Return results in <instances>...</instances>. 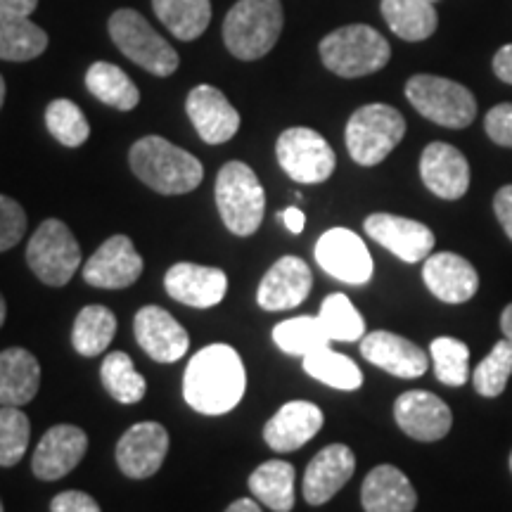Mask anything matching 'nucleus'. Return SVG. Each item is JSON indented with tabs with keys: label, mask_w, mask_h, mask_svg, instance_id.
Segmentation results:
<instances>
[{
	"label": "nucleus",
	"mask_w": 512,
	"mask_h": 512,
	"mask_svg": "<svg viewBox=\"0 0 512 512\" xmlns=\"http://www.w3.org/2000/svg\"><path fill=\"white\" fill-rule=\"evenodd\" d=\"M356 456L349 446L330 444L316 453L306 467L304 498L309 505H323L354 477Z\"/></svg>",
	"instance_id": "393cba45"
},
{
	"label": "nucleus",
	"mask_w": 512,
	"mask_h": 512,
	"mask_svg": "<svg viewBox=\"0 0 512 512\" xmlns=\"http://www.w3.org/2000/svg\"><path fill=\"white\" fill-rule=\"evenodd\" d=\"M278 164L292 181L316 185L328 181L337 166L335 150L318 131L304 126L287 128L275 143Z\"/></svg>",
	"instance_id": "9d476101"
},
{
	"label": "nucleus",
	"mask_w": 512,
	"mask_h": 512,
	"mask_svg": "<svg viewBox=\"0 0 512 512\" xmlns=\"http://www.w3.org/2000/svg\"><path fill=\"white\" fill-rule=\"evenodd\" d=\"M484 128L496 145L512 147V102H503V105L489 110L484 119Z\"/></svg>",
	"instance_id": "37998d69"
},
{
	"label": "nucleus",
	"mask_w": 512,
	"mask_h": 512,
	"mask_svg": "<svg viewBox=\"0 0 512 512\" xmlns=\"http://www.w3.org/2000/svg\"><path fill=\"white\" fill-rule=\"evenodd\" d=\"M406 136V119L394 107L373 102L351 114L347 124V150L361 166H377Z\"/></svg>",
	"instance_id": "423d86ee"
},
{
	"label": "nucleus",
	"mask_w": 512,
	"mask_h": 512,
	"mask_svg": "<svg viewBox=\"0 0 512 512\" xmlns=\"http://www.w3.org/2000/svg\"><path fill=\"white\" fill-rule=\"evenodd\" d=\"M273 339L285 354L290 356H309L311 351L328 347L330 337L320 325L318 316H299L283 320L273 328Z\"/></svg>",
	"instance_id": "e433bc0d"
},
{
	"label": "nucleus",
	"mask_w": 512,
	"mask_h": 512,
	"mask_svg": "<svg viewBox=\"0 0 512 512\" xmlns=\"http://www.w3.org/2000/svg\"><path fill=\"white\" fill-rule=\"evenodd\" d=\"M434 375L448 387H463L470 377V349L453 337H437L430 344Z\"/></svg>",
	"instance_id": "58836bf2"
},
{
	"label": "nucleus",
	"mask_w": 512,
	"mask_h": 512,
	"mask_svg": "<svg viewBox=\"0 0 512 512\" xmlns=\"http://www.w3.org/2000/svg\"><path fill=\"white\" fill-rule=\"evenodd\" d=\"M133 174L159 195H185L204 178L200 159L162 136H145L133 143L128 152Z\"/></svg>",
	"instance_id": "f03ea898"
},
{
	"label": "nucleus",
	"mask_w": 512,
	"mask_h": 512,
	"mask_svg": "<svg viewBox=\"0 0 512 512\" xmlns=\"http://www.w3.org/2000/svg\"><path fill=\"white\" fill-rule=\"evenodd\" d=\"M166 453H169V432L159 422L145 420L121 434L117 444V465L126 477L147 479L157 475Z\"/></svg>",
	"instance_id": "ddd939ff"
},
{
	"label": "nucleus",
	"mask_w": 512,
	"mask_h": 512,
	"mask_svg": "<svg viewBox=\"0 0 512 512\" xmlns=\"http://www.w3.org/2000/svg\"><path fill=\"white\" fill-rule=\"evenodd\" d=\"M247 387L245 366L228 344H209L190 358L183 375V396L192 411L202 415L230 413Z\"/></svg>",
	"instance_id": "f257e3e1"
},
{
	"label": "nucleus",
	"mask_w": 512,
	"mask_h": 512,
	"mask_svg": "<svg viewBox=\"0 0 512 512\" xmlns=\"http://www.w3.org/2000/svg\"><path fill=\"white\" fill-rule=\"evenodd\" d=\"M29 17L0 8V60L29 62L46 53L48 34Z\"/></svg>",
	"instance_id": "cd10ccee"
},
{
	"label": "nucleus",
	"mask_w": 512,
	"mask_h": 512,
	"mask_svg": "<svg viewBox=\"0 0 512 512\" xmlns=\"http://www.w3.org/2000/svg\"><path fill=\"white\" fill-rule=\"evenodd\" d=\"M406 98L422 117L446 128H465L477 117L475 95L444 76H411L406 83Z\"/></svg>",
	"instance_id": "0eeeda50"
},
{
	"label": "nucleus",
	"mask_w": 512,
	"mask_h": 512,
	"mask_svg": "<svg viewBox=\"0 0 512 512\" xmlns=\"http://www.w3.org/2000/svg\"><path fill=\"white\" fill-rule=\"evenodd\" d=\"M88 451V434L76 425H55L38 441L31 470L43 482L67 477Z\"/></svg>",
	"instance_id": "2eb2a0df"
},
{
	"label": "nucleus",
	"mask_w": 512,
	"mask_h": 512,
	"mask_svg": "<svg viewBox=\"0 0 512 512\" xmlns=\"http://www.w3.org/2000/svg\"><path fill=\"white\" fill-rule=\"evenodd\" d=\"M133 332L140 349L157 363H176L190 347L188 332L169 311L143 306L133 318Z\"/></svg>",
	"instance_id": "dca6fc26"
},
{
	"label": "nucleus",
	"mask_w": 512,
	"mask_h": 512,
	"mask_svg": "<svg viewBox=\"0 0 512 512\" xmlns=\"http://www.w3.org/2000/svg\"><path fill=\"white\" fill-rule=\"evenodd\" d=\"M510 470H512V456H510Z\"/></svg>",
	"instance_id": "5fc2aeb1"
},
{
	"label": "nucleus",
	"mask_w": 512,
	"mask_h": 512,
	"mask_svg": "<svg viewBox=\"0 0 512 512\" xmlns=\"http://www.w3.org/2000/svg\"><path fill=\"white\" fill-rule=\"evenodd\" d=\"M361 354L373 366L387 370L389 375L415 380L430 368V356L411 339L387 330H375L361 339Z\"/></svg>",
	"instance_id": "aec40b11"
},
{
	"label": "nucleus",
	"mask_w": 512,
	"mask_h": 512,
	"mask_svg": "<svg viewBox=\"0 0 512 512\" xmlns=\"http://www.w3.org/2000/svg\"><path fill=\"white\" fill-rule=\"evenodd\" d=\"M361 503L366 512H413L418 494L399 467L377 465L363 482Z\"/></svg>",
	"instance_id": "a878e982"
},
{
	"label": "nucleus",
	"mask_w": 512,
	"mask_h": 512,
	"mask_svg": "<svg viewBox=\"0 0 512 512\" xmlns=\"http://www.w3.org/2000/svg\"><path fill=\"white\" fill-rule=\"evenodd\" d=\"M140 275H143V259L126 235H114L102 242L98 252L83 266V280L100 290H124L136 283Z\"/></svg>",
	"instance_id": "f8f14e48"
},
{
	"label": "nucleus",
	"mask_w": 512,
	"mask_h": 512,
	"mask_svg": "<svg viewBox=\"0 0 512 512\" xmlns=\"http://www.w3.org/2000/svg\"><path fill=\"white\" fill-rule=\"evenodd\" d=\"M185 112L200 138L209 145L228 143L240 131V112L230 105L219 88L207 86V83L188 93Z\"/></svg>",
	"instance_id": "f3484780"
},
{
	"label": "nucleus",
	"mask_w": 512,
	"mask_h": 512,
	"mask_svg": "<svg viewBox=\"0 0 512 512\" xmlns=\"http://www.w3.org/2000/svg\"><path fill=\"white\" fill-rule=\"evenodd\" d=\"M323 411L311 401H290L266 422L264 441L275 453H292L323 430Z\"/></svg>",
	"instance_id": "b1692460"
},
{
	"label": "nucleus",
	"mask_w": 512,
	"mask_h": 512,
	"mask_svg": "<svg viewBox=\"0 0 512 512\" xmlns=\"http://www.w3.org/2000/svg\"><path fill=\"white\" fill-rule=\"evenodd\" d=\"M27 233V211L8 195H0V252L17 247Z\"/></svg>",
	"instance_id": "79ce46f5"
},
{
	"label": "nucleus",
	"mask_w": 512,
	"mask_h": 512,
	"mask_svg": "<svg viewBox=\"0 0 512 512\" xmlns=\"http://www.w3.org/2000/svg\"><path fill=\"white\" fill-rule=\"evenodd\" d=\"M164 287L176 302L192 306V309H211L226 297L228 278L221 268L181 261L166 271Z\"/></svg>",
	"instance_id": "a211bd4d"
},
{
	"label": "nucleus",
	"mask_w": 512,
	"mask_h": 512,
	"mask_svg": "<svg viewBox=\"0 0 512 512\" xmlns=\"http://www.w3.org/2000/svg\"><path fill=\"white\" fill-rule=\"evenodd\" d=\"M318 50L325 67L342 79H361L380 72L392 57L387 38L368 24H349L332 31L320 41Z\"/></svg>",
	"instance_id": "20e7f679"
},
{
	"label": "nucleus",
	"mask_w": 512,
	"mask_h": 512,
	"mask_svg": "<svg viewBox=\"0 0 512 512\" xmlns=\"http://www.w3.org/2000/svg\"><path fill=\"white\" fill-rule=\"evenodd\" d=\"M380 10L392 34L408 43L425 41L439 27V15L430 0H382Z\"/></svg>",
	"instance_id": "c85d7f7f"
},
{
	"label": "nucleus",
	"mask_w": 512,
	"mask_h": 512,
	"mask_svg": "<svg viewBox=\"0 0 512 512\" xmlns=\"http://www.w3.org/2000/svg\"><path fill=\"white\" fill-rule=\"evenodd\" d=\"M5 316H8V304H5L3 294H0V328H3V323H5Z\"/></svg>",
	"instance_id": "603ef678"
},
{
	"label": "nucleus",
	"mask_w": 512,
	"mask_h": 512,
	"mask_svg": "<svg viewBox=\"0 0 512 512\" xmlns=\"http://www.w3.org/2000/svg\"><path fill=\"white\" fill-rule=\"evenodd\" d=\"M501 330H503L505 339H508V342H512V304L505 306V311H503V316H501Z\"/></svg>",
	"instance_id": "3c124183"
},
{
	"label": "nucleus",
	"mask_w": 512,
	"mask_h": 512,
	"mask_svg": "<svg viewBox=\"0 0 512 512\" xmlns=\"http://www.w3.org/2000/svg\"><path fill=\"white\" fill-rule=\"evenodd\" d=\"M46 126L57 143L64 147H81L91 136V124H88L86 114L76 102L67 98L50 102L46 110Z\"/></svg>",
	"instance_id": "4c0bfd02"
},
{
	"label": "nucleus",
	"mask_w": 512,
	"mask_h": 512,
	"mask_svg": "<svg viewBox=\"0 0 512 512\" xmlns=\"http://www.w3.org/2000/svg\"><path fill=\"white\" fill-rule=\"evenodd\" d=\"M117 335V318L107 306L93 304L79 311L74 320L72 344L81 356H98L112 344Z\"/></svg>",
	"instance_id": "473e14b6"
},
{
	"label": "nucleus",
	"mask_w": 512,
	"mask_h": 512,
	"mask_svg": "<svg viewBox=\"0 0 512 512\" xmlns=\"http://www.w3.org/2000/svg\"><path fill=\"white\" fill-rule=\"evenodd\" d=\"M280 0H238L223 22V41L230 55L252 62L268 55L283 34Z\"/></svg>",
	"instance_id": "7ed1b4c3"
},
{
	"label": "nucleus",
	"mask_w": 512,
	"mask_h": 512,
	"mask_svg": "<svg viewBox=\"0 0 512 512\" xmlns=\"http://www.w3.org/2000/svg\"><path fill=\"white\" fill-rule=\"evenodd\" d=\"M420 178L441 200H460L470 188V164L458 147L430 143L420 157Z\"/></svg>",
	"instance_id": "4be33fe9"
},
{
	"label": "nucleus",
	"mask_w": 512,
	"mask_h": 512,
	"mask_svg": "<svg viewBox=\"0 0 512 512\" xmlns=\"http://www.w3.org/2000/svg\"><path fill=\"white\" fill-rule=\"evenodd\" d=\"M41 387V366L31 351L10 347L0 351V403L22 408Z\"/></svg>",
	"instance_id": "bb28decb"
},
{
	"label": "nucleus",
	"mask_w": 512,
	"mask_h": 512,
	"mask_svg": "<svg viewBox=\"0 0 512 512\" xmlns=\"http://www.w3.org/2000/svg\"><path fill=\"white\" fill-rule=\"evenodd\" d=\"M0 512H3V503H0Z\"/></svg>",
	"instance_id": "6e6d98bb"
},
{
	"label": "nucleus",
	"mask_w": 512,
	"mask_h": 512,
	"mask_svg": "<svg viewBox=\"0 0 512 512\" xmlns=\"http://www.w3.org/2000/svg\"><path fill=\"white\" fill-rule=\"evenodd\" d=\"M86 86L95 98L105 102L107 107H114L119 112L136 110L140 102L138 86L128 79L124 69L112 62H95L86 72Z\"/></svg>",
	"instance_id": "c756f323"
},
{
	"label": "nucleus",
	"mask_w": 512,
	"mask_h": 512,
	"mask_svg": "<svg viewBox=\"0 0 512 512\" xmlns=\"http://www.w3.org/2000/svg\"><path fill=\"white\" fill-rule=\"evenodd\" d=\"M396 425L415 441H439L444 439L453 425L451 408L437 394L413 392L401 394L394 403Z\"/></svg>",
	"instance_id": "6ab92c4d"
},
{
	"label": "nucleus",
	"mask_w": 512,
	"mask_h": 512,
	"mask_svg": "<svg viewBox=\"0 0 512 512\" xmlns=\"http://www.w3.org/2000/svg\"><path fill=\"white\" fill-rule=\"evenodd\" d=\"M512 375V342L501 339L491 354L479 363L475 375H472V384H475L477 394L486 396V399H494L505 392V384H508Z\"/></svg>",
	"instance_id": "ea45409f"
},
{
	"label": "nucleus",
	"mask_w": 512,
	"mask_h": 512,
	"mask_svg": "<svg viewBox=\"0 0 512 512\" xmlns=\"http://www.w3.org/2000/svg\"><path fill=\"white\" fill-rule=\"evenodd\" d=\"M363 228L377 245L389 249L406 264H418L434 249V233L420 221L396 214H370Z\"/></svg>",
	"instance_id": "4468645a"
},
{
	"label": "nucleus",
	"mask_w": 512,
	"mask_h": 512,
	"mask_svg": "<svg viewBox=\"0 0 512 512\" xmlns=\"http://www.w3.org/2000/svg\"><path fill=\"white\" fill-rule=\"evenodd\" d=\"M494 72L503 83H510L512 86V43L503 46L494 55Z\"/></svg>",
	"instance_id": "49530a36"
},
{
	"label": "nucleus",
	"mask_w": 512,
	"mask_h": 512,
	"mask_svg": "<svg viewBox=\"0 0 512 512\" xmlns=\"http://www.w3.org/2000/svg\"><path fill=\"white\" fill-rule=\"evenodd\" d=\"M159 22L181 41H195L211 22V0H152Z\"/></svg>",
	"instance_id": "2f4dec72"
},
{
	"label": "nucleus",
	"mask_w": 512,
	"mask_h": 512,
	"mask_svg": "<svg viewBox=\"0 0 512 512\" xmlns=\"http://www.w3.org/2000/svg\"><path fill=\"white\" fill-rule=\"evenodd\" d=\"M29 418L17 406H0V467H15L29 448Z\"/></svg>",
	"instance_id": "a19ab883"
},
{
	"label": "nucleus",
	"mask_w": 512,
	"mask_h": 512,
	"mask_svg": "<svg viewBox=\"0 0 512 512\" xmlns=\"http://www.w3.org/2000/svg\"><path fill=\"white\" fill-rule=\"evenodd\" d=\"M283 223H285V228L290 230V233L299 235V233H302V230H304V226H306L304 211L297 209V207H287V209L283 211Z\"/></svg>",
	"instance_id": "de8ad7c7"
},
{
	"label": "nucleus",
	"mask_w": 512,
	"mask_h": 512,
	"mask_svg": "<svg viewBox=\"0 0 512 512\" xmlns=\"http://www.w3.org/2000/svg\"><path fill=\"white\" fill-rule=\"evenodd\" d=\"M3 102H5V81L3 76H0V107H3Z\"/></svg>",
	"instance_id": "864d4df0"
},
{
	"label": "nucleus",
	"mask_w": 512,
	"mask_h": 512,
	"mask_svg": "<svg viewBox=\"0 0 512 512\" xmlns=\"http://www.w3.org/2000/svg\"><path fill=\"white\" fill-rule=\"evenodd\" d=\"M311 285L313 275L306 261L299 256H283L261 280L259 290H256V302L264 311L294 309L309 297Z\"/></svg>",
	"instance_id": "412c9836"
},
{
	"label": "nucleus",
	"mask_w": 512,
	"mask_h": 512,
	"mask_svg": "<svg viewBox=\"0 0 512 512\" xmlns=\"http://www.w3.org/2000/svg\"><path fill=\"white\" fill-rule=\"evenodd\" d=\"M100 377L107 394H110L114 401L133 406V403L145 399V377L138 373L136 366H133V358L124 354V351H112V354H107L105 361H102Z\"/></svg>",
	"instance_id": "f704fd0d"
},
{
	"label": "nucleus",
	"mask_w": 512,
	"mask_h": 512,
	"mask_svg": "<svg viewBox=\"0 0 512 512\" xmlns=\"http://www.w3.org/2000/svg\"><path fill=\"white\" fill-rule=\"evenodd\" d=\"M110 36L128 60L155 76H171L178 69V53L152 24L131 8H121L110 17Z\"/></svg>",
	"instance_id": "6e6552de"
},
{
	"label": "nucleus",
	"mask_w": 512,
	"mask_h": 512,
	"mask_svg": "<svg viewBox=\"0 0 512 512\" xmlns=\"http://www.w3.org/2000/svg\"><path fill=\"white\" fill-rule=\"evenodd\" d=\"M494 211L496 219L501 223L505 235L512 240V185H503L494 197Z\"/></svg>",
	"instance_id": "a18cd8bd"
},
{
	"label": "nucleus",
	"mask_w": 512,
	"mask_h": 512,
	"mask_svg": "<svg viewBox=\"0 0 512 512\" xmlns=\"http://www.w3.org/2000/svg\"><path fill=\"white\" fill-rule=\"evenodd\" d=\"M304 370L313 380L328 384V387L342 389V392H354V389L363 384L361 368L349 356L330 349V344L304 356Z\"/></svg>",
	"instance_id": "72a5a7b5"
},
{
	"label": "nucleus",
	"mask_w": 512,
	"mask_h": 512,
	"mask_svg": "<svg viewBox=\"0 0 512 512\" xmlns=\"http://www.w3.org/2000/svg\"><path fill=\"white\" fill-rule=\"evenodd\" d=\"M316 261L325 273L347 285H366L373 278V256L366 242L349 228H330L320 235Z\"/></svg>",
	"instance_id": "9b49d317"
},
{
	"label": "nucleus",
	"mask_w": 512,
	"mask_h": 512,
	"mask_svg": "<svg viewBox=\"0 0 512 512\" xmlns=\"http://www.w3.org/2000/svg\"><path fill=\"white\" fill-rule=\"evenodd\" d=\"M50 512H102L98 501L83 491H62L50 503Z\"/></svg>",
	"instance_id": "c03bdc74"
},
{
	"label": "nucleus",
	"mask_w": 512,
	"mask_h": 512,
	"mask_svg": "<svg viewBox=\"0 0 512 512\" xmlns=\"http://www.w3.org/2000/svg\"><path fill=\"white\" fill-rule=\"evenodd\" d=\"M249 491L273 512L294 508V467L285 460H268L249 477Z\"/></svg>",
	"instance_id": "7c9ffc66"
},
{
	"label": "nucleus",
	"mask_w": 512,
	"mask_h": 512,
	"mask_svg": "<svg viewBox=\"0 0 512 512\" xmlns=\"http://www.w3.org/2000/svg\"><path fill=\"white\" fill-rule=\"evenodd\" d=\"M226 512H261V508L252 498H238V501L228 505Z\"/></svg>",
	"instance_id": "8fccbe9b"
},
{
	"label": "nucleus",
	"mask_w": 512,
	"mask_h": 512,
	"mask_svg": "<svg viewBox=\"0 0 512 512\" xmlns=\"http://www.w3.org/2000/svg\"><path fill=\"white\" fill-rule=\"evenodd\" d=\"M422 280L434 297L446 304H465L477 294L479 275L470 261L460 254H430L422 268Z\"/></svg>",
	"instance_id": "5701e85b"
},
{
	"label": "nucleus",
	"mask_w": 512,
	"mask_h": 512,
	"mask_svg": "<svg viewBox=\"0 0 512 512\" xmlns=\"http://www.w3.org/2000/svg\"><path fill=\"white\" fill-rule=\"evenodd\" d=\"M0 8L22 12V15H31V12L38 8V0H0Z\"/></svg>",
	"instance_id": "09e8293b"
},
{
	"label": "nucleus",
	"mask_w": 512,
	"mask_h": 512,
	"mask_svg": "<svg viewBox=\"0 0 512 512\" xmlns=\"http://www.w3.org/2000/svg\"><path fill=\"white\" fill-rule=\"evenodd\" d=\"M27 264L41 283L62 287L81 266V247L67 223L48 219L36 228L27 247Z\"/></svg>",
	"instance_id": "1a4fd4ad"
},
{
	"label": "nucleus",
	"mask_w": 512,
	"mask_h": 512,
	"mask_svg": "<svg viewBox=\"0 0 512 512\" xmlns=\"http://www.w3.org/2000/svg\"><path fill=\"white\" fill-rule=\"evenodd\" d=\"M318 320L328 332L330 342H358L366 335V320L342 292L325 297V302L320 304Z\"/></svg>",
	"instance_id": "c9c22d12"
},
{
	"label": "nucleus",
	"mask_w": 512,
	"mask_h": 512,
	"mask_svg": "<svg viewBox=\"0 0 512 512\" xmlns=\"http://www.w3.org/2000/svg\"><path fill=\"white\" fill-rule=\"evenodd\" d=\"M430 3H437V0H430Z\"/></svg>",
	"instance_id": "4d7b16f0"
},
{
	"label": "nucleus",
	"mask_w": 512,
	"mask_h": 512,
	"mask_svg": "<svg viewBox=\"0 0 512 512\" xmlns=\"http://www.w3.org/2000/svg\"><path fill=\"white\" fill-rule=\"evenodd\" d=\"M216 207L233 235L249 238L259 230L266 211V195L252 166L228 162L216 176Z\"/></svg>",
	"instance_id": "39448f33"
}]
</instances>
